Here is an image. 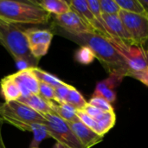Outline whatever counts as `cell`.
<instances>
[{"instance_id": "28", "label": "cell", "mask_w": 148, "mask_h": 148, "mask_svg": "<svg viewBox=\"0 0 148 148\" xmlns=\"http://www.w3.org/2000/svg\"><path fill=\"white\" fill-rule=\"evenodd\" d=\"M38 95L46 100L47 101H55V91L54 88L51 86L39 82V93Z\"/></svg>"}, {"instance_id": "4", "label": "cell", "mask_w": 148, "mask_h": 148, "mask_svg": "<svg viewBox=\"0 0 148 148\" xmlns=\"http://www.w3.org/2000/svg\"><path fill=\"white\" fill-rule=\"evenodd\" d=\"M0 116L9 124L22 131H32L33 124L44 125L43 115L31 109L18 101H7L0 104Z\"/></svg>"}, {"instance_id": "11", "label": "cell", "mask_w": 148, "mask_h": 148, "mask_svg": "<svg viewBox=\"0 0 148 148\" xmlns=\"http://www.w3.org/2000/svg\"><path fill=\"white\" fill-rule=\"evenodd\" d=\"M69 3L70 9L75 12H76L81 16V18L95 31L96 34H99L106 37L109 41L113 42V39L108 34V32L107 31V29L104 28L103 25H101L97 21L95 16L90 10L87 0H71L69 2Z\"/></svg>"}, {"instance_id": "22", "label": "cell", "mask_w": 148, "mask_h": 148, "mask_svg": "<svg viewBox=\"0 0 148 148\" xmlns=\"http://www.w3.org/2000/svg\"><path fill=\"white\" fill-rule=\"evenodd\" d=\"M65 103L72 106L76 110H83V108L86 107L88 102L82 96V95L73 86L71 87L68 96L66 98Z\"/></svg>"}, {"instance_id": "29", "label": "cell", "mask_w": 148, "mask_h": 148, "mask_svg": "<svg viewBox=\"0 0 148 148\" xmlns=\"http://www.w3.org/2000/svg\"><path fill=\"white\" fill-rule=\"evenodd\" d=\"M88 7L90 9V10L92 11V13L94 14V16H95V18L97 19V21L104 26V28L107 29L106 24L104 23V20L102 18V13L101 11V7H100V3L99 0H87ZM108 31V30H107Z\"/></svg>"}, {"instance_id": "17", "label": "cell", "mask_w": 148, "mask_h": 148, "mask_svg": "<svg viewBox=\"0 0 148 148\" xmlns=\"http://www.w3.org/2000/svg\"><path fill=\"white\" fill-rule=\"evenodd\" d=\"M0 85H1V94L4 98L5 102L17 101L22 96L16 82L11 78L10 75L3 78Z\"/></svg>"}, {"instance_id": "24", "label": "cell", "mask_w": 148, "mask_h": 148, "mask_svg": "<svg viewBox=\"0 0 148 148\" xmlns=\"http://www.w3.org/2000/svg\"><path fill=\"white\" fill-rule=\"evenodd\" d=\"M75 59L76 62H78L81 64L88 65L93 62V61L95 59V56L93 51L89 48L85 46H81L80 49L75 52Z\"/></svg>"}, {"instance_id": "31", "label": "cell", "mask_w": 148, "mask_h": 148, "mask_svg": "<svg viewBox=\"0 0 148 148\" xmlns=\"http://www.w3.org/2000/svg\"><path fill=\"white\" fill-rule=\"evenodd\" d=\"M82 111H84L88 116H90V117L93 118V119H95L97 116H99V115L102 113L101 110L96 108L95 107H94V106H92V105H90V104H88V103L86 105V107L83 108Z\"/></svg>"}, {"instance_id": "3", "label": "cell", "mask_w": 148, "mask_h": 148, "mask_svg": "<svg viewBox=\"0 0 148 148\" xmlns=\"http://www.w3.org/2000/svg\"><path fill=\"white\" fill-rule=\"evenodd\" d=\"M50 17L36 1L0 0V20L14 24H45Z\"/></svg>"}, {"instance_id": "20", "label": "cell", "mask_w": 148, "mask_h": 148, "mask_svg": "<svg viewBox=\"0 0 148 148\" xmlns=\"http://www.w3.org/2000/svg\"><path fill=\"white\" fill-rule=\"evenodd\" d=\"M31 71L34 74V75L36 76V78L38 80L39 82L48 84L54 88L62 85L64 82L62 80H60L59 78H57L56 75H52L50 73H48L39 68H31Z\"/></svg>"}, {"instance_id": "8", "label": "cell", "mask_w": 148, "mask_h": 148, "mask_svg": "<svg viewBox=\"0 0 148 148\" xmlns=\"http://www.w3.org/2000/svg\"><path fill=\"white\" fill-rule=\"evenodd\" d=\"M24 33L32 56L40 61L49 51L54 36L53 32L49 29H24Z\"/></svg>"}, {"instance_id": "6", "label": "cell", "mask_w": 148, "mask_h": 148, "mask_svg": "<svg viewBox=\"0 0 148 148\" xmlns=\"http://www.w3.org/2000/svg\"><path fill=\"white\" fill-rule=\"evenodd\" d=\"M118 15L135 44L145 49V45L148 43V15L135 14L121 10Z\"/></svg>"}, {"instance_id": "1", "label": "cell", "mask_w": 148, "mask_h": 148, "mask_svg": "<svg viewBox=\"0 0 148 148\" xmlns=\"http://www.w3.org/2000/svg\"><path fill=\"white\" fill-rule=\"evenodd\" d=\"M52 29L54 32L69 39L80 46H85L89 48L95 54V58L107 69L109 74L119 73L125 76L128 75L129 69L116 49L115 46L111 41L106 37L96 33H83V34H70L57 27L53 23Z\"/></svg>"}, {"instance_id": "2", "label": "cell", "mask_w": 148, "mask_h": 148, "mask_svg": "<svg viewBox=\"0 0 148 148\" xmlns=\"http://www.w3.org/2000/svg\"><path fill=\"white\" fill-rule=\"evenodd\" d=\"M0 43L16 61L20 70L37 68L39 60L36 59L29 50L24 29L0 20Z\"/></svg>"}, {"instance_id": "32", "label": "cell", "mask_w": 148, "mask_h": 148, "mask_svg": "<svg viewBox=\"0 0 148 148\" xmlns=\"http://www.w3.org/2000/svg\"><path fill=\"white\" fill-rule=\"evenodd\" d=\"M140 1L141 4L143 5V7H144L145 10H146V12L147 13L148 15V0H140Z\"/></svg>"}, {"instance_id": "10", "label": "cell", "mask_w": 148, "mask_h": 148, "mask_svg": "<svg viewBox=\"0 0 148 148\" xmlns=\"http://www.w3.org/2000/svg\"><path fill=\"white\" fill-rule=\"evenodd\" d=\"M102 18L107 27V30L113 39L112 42L124 46L136 45L127 30L119 15H103Z\"/></svg>"}, {"instance_id": "30", "label": "cell", "mask_w": 148, "mask_h": 148, "mask_svg": "<svg viewBox=\"0 0 148 148\" xmlns=\"http://www.w3.org/2000/svg\"><path fill=\"white\" fill-rule=\"evenodd\" d=\"M128 76L135 78L136 80L141 82L143 84L148 87V67L139 72H133L128 75Z\"/></svg>"}, {"instance_id": "23", "label": "cell", "mask_w": 148, "mask_h": 148, "mask_svg": "<svg viewBox=\"0 0 148 148\" xmlns=\"http://www.w3.org/2000/svg\"><path fill=\"white\" fill-rule=\"evenodd\" d=\"M31 132L33 133L34 139L30 144V148H37L42 140L49 137L45 126L42 124H33Z\"/></svg>"}, {"instance_id": "16", "label": "cell", "mask_w": 148, "mask_h": 148, "mask_svg": "<svg viewBox=\"0 0 148 148\" xmlns=\"http://www.w3.org/2000/svg\"><path fill=\"white\" fill-rule=\"evenodd\" d=\"M49 105L52 109V113L56 114L59 118H61L65 122L70 123L79 121L76 114L77 110L72 106L67 103L59 104L56 101H49Z\"/></svg>"}, {"instance_id": "18", "label": "cell", "mask_w": 148, "mask_h": 148, "mask_svg": "<svg viewBox=\"0 0 148 148\" xmlns=\"http://www.w3.org/2000/svg\"><path fill=\"white\" fill-rule=\"evenodd\" d=\"M36 2L45 11L54 16L65 14L71 10L69 2L65 0H42Z\"/></svg>"}, {"instance_id": "14", "label": "cell", "mask_w": 148, "mask_h": 148, "mask_svg": "<svg viewBox=\"0 0 148 148\" xmlns=\"http://www.w3.org/2000/svg\"><path fill=\"white\" fill-rule=\"evenodd\" d=\"M73 133L78 138L80 142L86 148H91L94 146L101 143L103 140L104 136H101L92 129L84 125L82 121H77L75 122L68 123Z\"/></svg>"}, {"instance_id": "15", "label": "cell", "mask_w": 148, "mask_h": 148, "mask_svg": "<svg viewBox=\"0 0 148 148\" xmlns=\"http://www.w3.org/2000/svg\"><path fill=\"white\" fill-rule=\"evenodd\" d=\"M17 101L28 106L29 108H30L31 109L35 110L42 115L52 113L49 101H47L39 95H30L27 97H20Z\"/></svg>"}, {"instance_id": "25", "label": "cell", "mask_w": 148, "mask_h": 148, "mask_svg": "<svg viewBox=\"0 0 148 148\" xmlns=\"http://www.w3.org/2000/svg\"><path fill=\"white\" fill-rule=\"evenodd\" d=\"M99 3L103 15H116L121 10L115 0H99Z\"/></svg>"}, {"instance_id": "7", "label": "cell", "mask_w": 148, "mask_h": 148, "mask_svg": "<svg viewBox=\"0 0 148 148\" xmlns=\"http://www.w3.org/2000/svg\"><path fill=\"white\" fill-rule=\"evenodd\" d=\"M118 52L124 59L129 73L139 72L148 67V51L147 49L138 46H124L113 42ZM128 76V75H127Z\"/></svg>"}, {"instance_id": "21", "label": "cell", "mask_w": 148, "mask_h": 148, "mask_svg": "<svg viewBox=\"0 0 148 148\" xmlns=\"http://www.w3.org/2000/svg\"><path fill=\"white\" fill-rule=\"evenodd\" d=\"M115 2L121 10L135 14L147 15L140 0H115Z\"/></svg>"}, {"instance_id": "33", "label": "cell", "mask_w": 148, "mask_h": 148, "mask_svg": "<svg viewBox=\"0 0 148 148\" xmlns=\"http://www.w3.org/2000/svg\"><path fill=\"white\" fill-rule=\"evenodd\" d=\"M54 148H69V147H68L67 146H65V145H63V144H61V143H59V142H56V143L54 145Z\"/></svg>"}, {"instance_id": "13", "label": "cell", "mask_w": 148, "mask_h": 148, "mask_svg": "<svg viewBox=\"0 0 148 148\" xmlns=\"http://www.w3.org/2000/svg\"><path fill=\"white\" fill-rule=\"evenodd\" d=\"M124 77L126 76L119 73L109 74L107 79L97 83L93 96H100L110 104L114 103L116 100V93L114 89L121 83Z\"/></svg>"}, {"instance_id": "19", "label": "cell", "mask_w": 148, "mask_h": 148, "mask_svg": "<svg viewBox=\"0 0 148 148\" xmlns=\"http://www.w3.org/2000/svg\"><path fill=\"white\" fill-rule=\"evenodd\" d=\"M97 123V134L101 136H104L109 132L116 121V115L114 112H102L99 116L94 119Z\"/></svg>"}, {"instance_id": "27", "label": "cell", "mask_w": 148, "mask_h": 148, "mask_svg": "<svg viewBox=\"0 0 148 148\" xmlns=\"http://www.w3.org/2000/svg\"><path fill=\"white\" fill-rule=\"evenodd\" d=\"M88 103L101 110L102 112H114V108L112 104L100 96H92Z\"/></svg>"}, {"instance_id": "26", "label": "cell", "mask_w": 148, "mask_h": 148, "mask_svg": "<svg viewBox=\"0 0 148 148\" xmlns=\"http://www.w3.org/2000/svg\"><path fill=\"white\" fill-rule=\"evenodd\" d=\"M71 87L72 86L63 82L62 85L55 88H54V91H55V101H56L59 104L65 103L66 98L68 96V94H69Z\"/></svg>"}, {"instance_id": "9", "label": "cell", "mask_w": 148, "mask_h": 148, "mask_svg": "<svg viewBox=\"0 0 148 148\" xmlns=\"http://www.w3.org/2000/svg\"><path fill=\"white\" fill-rule=\"evenodd\" d=\"M53 23L70 34L95 33V31L72 10L65 14L55 16Z\"/></svg>"}, {"instance_id": "12", "label": "cell", "mask_w": 148, "mask_h": 148, "mask_svg": "<svg viewBox=\"0 0 148 148\" xmlns=\"http://www.w3.org/2000/svg\"><path fill=\"white\" fill-rule=\"evenodd\" d=\"M11 78L16 82L21 95V97H27L30 95H38L39 82L31 71V68L19 70L18 72L10 75Z\"/></svg>"}, {"instance_id": "5", "label": "cell", "mask_w": 148, "mask_h": 148, "mask_svg": "<svg viewBox=\"0 0 148 148\" xmlns=\"http://www.w3.org/2000/svg\"><path fill=\"white\" fill-rule=\"evenodd\" d=\"M46 121L44 126L49 137L56 142L63 144L69 148H86L73 133L67 122L62 121L54 113L43 115Z\"/></svg>"}]
</instances>
